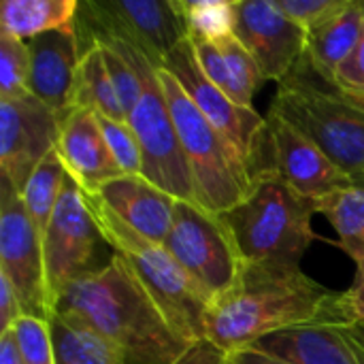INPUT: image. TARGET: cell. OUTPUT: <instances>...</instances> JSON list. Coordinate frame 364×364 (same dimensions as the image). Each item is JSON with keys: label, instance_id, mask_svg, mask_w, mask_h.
Instances as JSON below:
<instances>
[{"label": "cell", "instance_id": "cell-1", "mask_svg": "<svg viewBox=\"0 0 364 364\" xmlns=\"http://www.w3.org/2000/svg\"><path fill=\"white\" fill-rule=\"evenodd\" d=\"M309 324H350L343 299L301 267H241L205 316V339L235 352L262 337Z\"/></svg>", "mask_w": 364, "mask_h": 364}, {"label": "cell", "instance_id": "cell-2", "mask_svg": "<svg viewBox=\"0 0 364 364\" xmlns=\"http://www.w3.org/2000/svg\"><path fill=\"white\" fill-rule=\"evenodd\" d=\"M53 316L92 331L128 364H175L190 348L117 254L73 282Z\"/></svg>", "mask_w": 364, "mask_h": 364}, {"label": "cell", "instance_id": "cell-3", "mask_svg": "<svg viewBox=\"0 0 364 364\" xmlns=\"http://www.w3.org/2000/svg\"><path fill=\"white\" fill-rule=\"evenodd\" d=\"M316 207L269 166L254 177L250 194L220 218L241 267H301L318 239Z\"/></svg>", "mask_w": 364, "mask_h": 364}, {"label": "cell", "instance_id": "cell-4", "mask_svg": "<svg viewBox=\"0 0 364 364\" xmlns=\"http://www.w3.org/2000/svg\"><path fill=\"white\" fill-rule=\"evenodd\" d=\"M85 200L105 243L130 267L134 277L168 320L171 328L188 346L205 339V316L213 299L200 288V284L183 271L162 243L149 241L132 230L124 220L109 211L98 196L85 194Z\"/></svg>", "mask_w": 364, "mask_h": 364}, {"label": "cell", "instance_id": "cell-5", "mask_svg": "<svg viewBox=\"0 0 364 364\" xmlns=\"http://www.w3.org/2000/svg\"><path fill=\"white\" fill-rule=\"evenodd\" d=\"M158 75L190 171L196 205L211 215H222L250 194L254 177L237 149L198 111L179 81L162 66Z\"/></svg>", "mask_w": 364, "mask_h": 364}, {"label": "cell", "instance_id": "cell-6", "mask_svg": "<svg viewBox=\"0 0 364 364\" xmlns=\"http://www.w3.org/2000/svg\"><path fill=\"white\" fill-rule=\"evenodd\" d=\"M77 26L113 38L126 51V55L130 58V62L134 64V68L139 73L141 98L136 100L134 109L130 111L128 124L132 126V130L141 143V151H143V173L141 175L145 179H149L151 183H156L160 190L175 196L177 200L196 203L190 171H188V164H186V158H183L181 145H179L177 128H175V122L168 111L164 87L160 83V75H158L160 66L141 47L115 36L111 32L96 30L79 19H77Z\"/></svg>", "mask_w": 364, "mask_h": 364}, {"label": "cell", "instance_id": "cell-7", "mask_svg": "<svg viewBox=\"0 0 364 364\" xmlns=\"http://www.w3.org/2000/svg\"><path fill=\"white\" fill-rule=\"evenodd\" d=\"M269 113L314 141L352 181L364 177V113L333 87H320L292 73L277 85Z\"/></svg>", "mask_w": 364, "mask_h": 364}, {"label": "cell", "instance_id": "cell-8", "mask_svg": "<svg viewBox=\"0 0 364 364\" xmlns=\"http://www.w3.org/2000/svg\"><path fill=\"white\" fill-rule=\"evenodd\" d=\"M162 68H166L179 85L186 90V94L192 98V102L198 107V111L222 132V136L237 149L243 164L256 177L264 168L273 166L271 160H267L264 151H271L269 143V122L252 107H239L235 105L220 87H215L200 70L192 43L186 38L181 41L162 62Z\"/></svg>", "mask_w": 364, "mask_h": 364}, {"label": "cell", "instance_id": "cell-9", "mask_svg": "<svg viewBox=\"0 0 364 364\" xmlns=\"http://www.w3.org/2000/svg\"><path fill=\"white\" fill-rule=\"evenodd\" d=\"M100 243H105V239L92 209L87 207L85 194L66 173L60 200L43 237L45 277L51 311L73 282L102 267L96 264V252Z\"/></svg>", "mask_w": 364, "mask_h": 364}, {"label": "cell", "instance_id": "cell-10", "mask_svg": "<svg viewBox=\"0 0 364 364\" xmlns=\"http://www.w3.org/2000/svg\"><path fill=\"white\" fill-rule=\"evenodd\" d=\"M164 247L211 299L226 292L241 269L220 218L196 203L177 200Z\"/></svg>", "mask_w": 364, "mask_h": 364}, {"label": "cell", "instance_id": "cell-11", "mask_svg": "<svg viewBox=\"0 0 364 364\" xmlns=\"http://www.w3.org/2000/svg\"><path fill=\"white\" fill-rule=\"evenodd\" d=\"M60 119L30 92L0 98V177L2 188L23 192L36 166L55 151Z\"/></svg>", "mask_w": 364, "mask_h": 364}, {"label": "cell", "instance_id": "cell-12", "mask_svg": "<svg viewBox=\"0 0 364 364\" xmlns=\"http://www.w3.org/2000/svg\"><path fill=\"white\" fill-rule=\"evenodd\" d=\"M0 273L13 284L23 316L51 320L43 241L32 226L21 194L0 188Z\"/></svg>", "mask_w": 364, "mask_h": 364}, {"label": "cell", "instance_id": "cell-13", "mask_svg": "<svg viewBox=\"0 0 364 364\" xmlns=\"http://www.w3.org/2000/svg\"><path fill=\"white\" fill-rule=\"evenodd\" d=\"M77 19L141 47L158 66L186 41L175 0H105L79 6Z\"/></svg>", "mask_w": 364, "mask_h": 364}, {"label": "cell", "instance_id": "cell-14", "mask_svg": "<svg viewBox=\"0 0 364 364\" xmlns=\"http://www.w3.org/2000/svg\"><path fill=\"white\" fill-rule=\"evenodd\" d=\"M237 41L252 53L264 79L282 83L303 62L307 32L288 19L273 0H235Z\"/></svg>", "mask_w": 364, "mask_h": 364}, {"label": "cell", "instance_id": "cell-15", "mask_svg": "<svg viewBox=\"0 0 364 364\" xmlns=\"http://www.w3.org/2000/svg\"><path fill=\"white\" fill-rule=\"evenodd\" d=\"M267 122L273 168L301 196L316 203L354 186L352 177L292 124L271 113Z\"/></svg>", "mask_w": 364, "mask_h": 364}, {"label": "cell", "instance_id": "cell-16", "mask_svg": "<svg viewBox=\"0 0 364 364\" xmlns=\"http://www.w3.org/2000/svg\"><path fill=\"white\" fill-rule=\"evenodd\" d=\"M28 92L47 105L62 122L75 109L81 47L75 30H55L28 41Z\"/></svg>", "mask_w": 364, "mask_h": 364}, {"label": "cell", "instance_id": "cell-17", "mask_svg": "<svg viewBox=\"0 0 364 364\" xmlns=\"http://www.w3.org/2000/svg\"><path fill=\"white\" fill-rule=\"evenodd\" d=\"M292 364H364V324H309L262 337L254 346Z\"/></svg>", "mask_w": 364, "mask_h": 364}, {"label": "cell", "instance_id": "cell-18", "mask_svg": "<svg viewBox=\"0 0 364 364\" xmlns=\"http://www.w3.org/2000/svg\"><path fill=\"white\" fill-rule=\"evenodd\" d=\"M55 151L66 173L85 194L96 196L105 183L122 177L92 109L77 107L60 122Z\"/></svg>", "mask_w": 364, "mask_h": 364}, {"label": "cell", "instance_id": "cell-19", "mask_svg": "<svg viewBox=\"0 0 364 364\" xmlns=\"http://www.w3.org/2000/svg\"><path fill=\"white\" fill-rule=\"evenodd\" d=\"M96 196L132 230L164 245L175 220V196L143 175H122L105 183Z\"/></svg>", "mask_w": 364, "mask_h": 364}, {"label": "cell", "instance_id": "cell-20", "mask_svg": "<svg viewBox=\"0 0 364 364\" xmlns=\"http://www.w3.org/2000/svg\"><path fill=\"white\" fill-rule=\"evenodd\" d=\"M364 41L363 9L358 0H350L339 13L307 32L305 58L309 68L331 87L341 64Z\"/></svg>", "mask_w": 364, "mask_h": 364}, {"label": "cell", "instance_id": "cell-21", "mask_svg": "<svg viewBox=\"0 0 364 364\" xmlns=\"http://www.w3.org/2000/svg\"><path fill=\"white\" fill-rule=\"evenodd\" d=\"M77 0H4L0 4V32L32 41L55 30H75Z\"/></svg>", "mask_w": 364, "mask_h": 364}, {"label": "cell", "instance_id": "cell-22", "mask_svg": "<svg viewBox=\"0 0 364 364\" xmlns=\"http://www.w3.org/2000/svg\"><path fill=\"white\" fill-rule=\"evenodd\" d=\"M77 107L92 109L94 113H100V115L117 119V122H128L126 111L117 98L113 81L109 77L105 58H102L98 45H94V43L85 45L81 49L77 94H75V109Z\"/></svg>", "mask_w": 364, "mask_h": 364}, {"label": "cell", "instance_id": "cell-23", "mask_svg": "<svg viewBox=\"0 0 364 364\" xmlns=\"http://www.w3.org/2000/svg\"><path fill=\"white\" fill-rule=\"evenodd\" d=\"M337 232L341 250L356 262H364V188L352 186L314 203Z\"/></svg>", "mask_w": 364, "mask_h": 364}, {"label": "cell", "instance_id": "cell-24", "mask_svg": "<svg viewBox=\"0 0 364 364\" xmlns=\"http://www.w3.org/2000/svg\"><path fill=\"white\" fill-rule=\"evenodd\" d=\"M55 364H128V360L92 331L58 316L49 320Z\"/></svg>", "mask_w": 364, "mask_h": 364}, {"label": "cell", "instance_id": "cell-25", "mask_svg": "<svg viewBox=\"0 0 364 364\" xmlns=\"http://www.w3.org/2000/svg\"><path fill=\"white\" fill-rule=\"evenodd\" d=\"M66 168L58 156V151H51L32 173L28 179L21 200L26 205V211L32 220V226L36 228L41 241L47 232V226L51 222V215L55 211V205L60 200V192L64 186Z\"/></svg>", "mask_w": 364, "mask_h": 364}, {"label": "cell", "instance_id": "cell-26", "mask_svg": "<svg viewBox=\"0 0 364 364\" xmlns=\"http://www.w3.org/2000/svg\"><path fill=\"white\" fill-rule=\"evenodd\" d=\"M188 41L220 43L235 36V0H175Z\"/></svg>", "mask_w": 364, "mask_h": 364}, {"label": "cell", "instance_id": "cell-27", "mask_svg": "<svg viewBox=\"0 0 364 364\" xmlns=\"http://www.w3.org/2000/svg\"><path fill=\"white\" fill-rule=\"evenodd\" d=\"M224 60L228 64V75H230V100L239 107L252 109V100L256 92L262 87L267 81L260 66L252 58V53L237 41V36L224 38L218 43Z\"/></svg>", "mask_w": 364, "mask_h": 364}, {"label": "cell", "instance_id": "cell-28", "mask_svg": "<svg viewBox=\"0 0 364 364\" xmlns=\"http://www.w3.org/2000/svg\"><path fill=\"white\" fill-rule=\"evenodd\" d=\"M30 79V47L0 32V98L28 92Z\"/></svg>", "mask_w": 364, "mask_h": 364}, {"label": "cell", "instance_id": "cell-29", "mask_svg": "<svg viewBox=\"0 0 364 364\" xmlns=\"http://www.w3.org/2000/svg\"><path fill=\"white\" fill-rule=\"evenodd\" d=\"M105 141L122 171V175H141L143 173V151L141 143L128 122H117L96 113Z\"/></svg>", "mask_w": 364, "mask_h": 364}, {"label": "cell", "instance_id": "cell-30", "mask_svg": "<svg viewBox=\"0 0 364 364\" xmlns=\"http://www.w3.org/2000/svg\"><path fill=\"white\" fill-rule=\"evenodd\" d=\"M13 333L23 364H55V348L49 320L21 316L13 324Z\"/></svg>", "mask_w": 364, "mask_h": 364}, {"label": "cell", "instance_id": "cell-31", "mask_svg": "<svg viewBox=\"0 0 364 364\" xmlns=\"http://www.w3.org/2000/svg\"><path fill=\"white\" fill-rule=\"evenodd\" d=\"M275 6L305 32L339 13L350 0H273Z\"/></svg>", "mask_w": 364, "mask_h": 364}, {"label": "cell", "instance_id": "cell-32", "mask_svg": "<svg viewBox=\"0 0 364 364\" xmlns=\"http://www.w3.org/2000/svg\"><path fill=\"white\" fill-rule=\"evenodd\" d=\"M335 90L364 96V41L337 70Z\"/></svg>", "mask_w": 364, "mask_h": 364}, {"label": "cell", "instance_id": "cell-33", "mask_svg": "<svg viewBox=\"0 0 364 364\" xmlns=\"http://www.w3.org/2000/svg\"><path fill=\"white\" fill-rule=\"evenodd\" d=\"M23 316L17 292L6 275L0 273V333L13 328V324Z\"/></svg>", "mask_w": 364, "mask_h": 364}, {"label": "cell", "instance_id": "cell-34", "mask_svg": "<svg viewBox=\"0 0 364 364\" xmlns=\"http://www.w3.org/2000/svg\"><path fill=\"white\" fill-rule=\"evenodd\" d=\"M226 360H228V352H224L209 339H200V341L192 343L175 360V364H226Z\"/></svg>", "mask_w": 364, "mask_h": 364}, {"label": "cell", "instance_id": "cell-35", "mask_svg": "<svg viewBox=\"0 0 364 364\" xmlns=\"http://www.w3.org/2000/svg\"><path fill=\"white\" fill-rule=\"evenodd\" d=\"M343 309L350 324H364V262L356 264V279L348 292L341 294Z\"/></svg>", "mask_w": 364, "mask_h": 364}, {"label": "cell", "instance_id": "cell-36", "mask_svg": "<svg viewBox=\"0 0 364 364\" xmlns=\"http://www.w3.org/2000/svg\"><path fill=\"white\" fill-rule=\"evenodd\" d=\"M226 364H292L279 356H271L264 354L256 348H241L235 352H228V360Z\"/></svg>", "mask_w": 364, "mask_h": 364}, {"label": "cell", "instance_id": "cell-37", "mask_svg": "<svg viewBox=\"0 0 364 364\" xmlns=\"http://www.w3.org/2000/svg\"><path fill=\"white\" fill-rule=\"evenodd\" d=\"M0 364H23L13 328L0 333Z\"/></svg>", "mask_w": 364, "mask_h": 364}, {"label": "cell", "instance_id": "cell-38", "mask_svg": "<svg viewBox=\"0 0 364 364\" xmlns=\"http://www.w3.org/2000/svg\"><path fill=\"white\" fill-rule=\"evenodd\" d=\"M335 90V87H333ZM346 102H350L352 107H356V109H360L364 113V96H358V94H348V92H341V90H335Z\"/></svg>", "mask_w": 364, "mask_h": 364}, {"label": "cell", "instance_id": "cell-39", "mask_svg": "<svg viewBox=\"0 0 364 364\" xmlns=\"http://www.w3.org/2000/svg\"><path fill=\"white\" fill-rule=\"evenodd\" d=\"M354 186H360V188H364V177H360V179H354Z\"/></svg>", "mask_w": 364, "mask_h": 364}, {"label": "cell", "instance_id": "cell-40", "mask_svg": "<svg viewBox=\"0 0 364 364\" xmlns=\"http://www.w3.org/2000/svg\"><path fill=\"white\" fill-rule=\"evenodd\" d=\"M360 2V9H363V23H364V0H358Z\"/></svg>", "mask_w": 364, "mask_h": 364}]
</instances>
